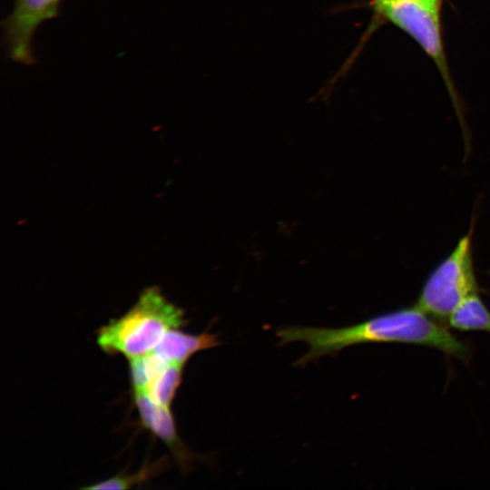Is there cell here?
<instances>
[{"mask_svg": "<svg viewBox=\"0 0 490 490\" xmlns=\"http://www.w3.org/2000/svg\"><path fill=\"white\" fill-rule=\"evenodd\" d=\"M281 345L304 341L309 350L297 365L361 343H407L437 349L463 362L469 360L470 347L439 320L416 305L399 308L358 324L341 328L289 327L279 329Z\"/></svg>", "mask_w": 490, "mask_h": 490, "instance_id": "obj_1", "label": "cell"}, {"mask_svg": "<svg viewBox=\"0 0 490 490\" xmlns=\"http://www.w3.org/2000/svg\"><path fill=\"white\" fill-rule=\"evenodd\" d=\"M186 323L181 309L159 289L148 288L127 312L97 330L96 343L104 353L129 360L151 353L168 331Z\"/></svg>", "mask_w": 490, "mask_h": 490, "instance_id": "obj_2", "label": "cell"}, {"mask_svg": "<svg viewBox=\"0 0 490 490\" xmlns=\"http://www.w3.org/2000/svg\"><path fill=\"white\" fill-rule=\"evenodd\" d=\"M473 231L474 222L431 271L418 295L416 305L439 321L447 320L465 298L479 290L473 263Z\"/></svg>", "mask_w": 490, "mask_h": 490, "instance_id": "obj_3", "label": "cell"}, {"mask_svg": "<svg viewBox=\"0 0 490 490\" xmlns=\"http://www.w3.org/2000/svg\"><path fill=\"white\" fill-rule=\"evenodd\" d=\"M387 20L408 34L436 64L449 85L441 34L438 2L389 0L377 7Z\"/></svg>", "mask_w": 490, "mask_h": 490, "instance_id": "obj_4", "label": "cell"}, {"mask_svg": "<svg viewBox=\"0 0 490 490\" xmlns=\"http://www.w3.org/2000/svg\"><path fill=\"white\" fill-rule=\"evenodd\" d=\"M62 0H15L14 8L3 21V43L14 62L31 65L35 63L33 35L44 21L59 15Z\"/></svg>", "mask_w": 490, "mask_h": 490, "instance_id": "obj_5", "label": "cell"}, {"mask_svg": "<svg viewBox=\"0 0 490 490\" xmlns=\"http://www.w3.org/2000/svg\"><path fill=\"white\" fill-rule=\"evenodd\" d=\"M132 400L142 426L168 447L182 470H187L193 456L179 436L171 407L140 392H132Z\"/></svg>", "mask_w": 490, "mask_h": 490, "instance_id": "obj_6", "label": "cell"}, {"mask_svg": "<svg viewBox=\"0 0 490 490\" xmlns=\"http://www.w3.org/2000/svg\"><path fill=\"white\" fill-rule=\"evenodd\" d=\"M219 344L220 341L214 334L204 332L193 335L185 333L180 328H173L165 334L152 352H154L165 361L185 365L196 352Z\"/></svg>", "mask_w": 490, "mask_h": 490, "instance_id": "obj_7", "label": "cell"}, {"mask_svg": "<svg viewBox=\"0 0 490 490\" xmlns=\"http://www.w3.org/2000/svg\"><path fill=\"white\" fill-rule=\"evenodd\" d=\"M183 368L184 364L168 362L159 357L148 384L140 393L159 405L171 407L182 382Z\"/></svg>", "mask_w": 490, "mask_h": 490, "instance_id": "obj_8", "label": "cell"}, {"mask_svg": "<svg viewBox=\"0 0 490 490\" xmlns=\"http://www.w3.org/2000/svg\"><path fill=\"white\" fill-rule=\"evenodd\" d=\"M447 321L451 328L459 331H485L490 334V310L478 292L465 298L451 312Z\"/></svg>", "mask_w": 490, "mask_h": 490, "instance_id": "obj_9", "label": "cell"}, {"mask_svg": "<svg viewBox=\"0 0 490 490\" xmlns=\"http://www.w3.org/2000/svg\"><path fill=\"white\" fill-rule=\"evenodd\" d=\"M163 461L159 460L151 465L146 464L132 474L122 473L110 478L102 480L91 485L84 486V489H130L140 484H143L158 475L163 467Z\"/></svg>", "mask_w": 490, "mask_h": 490, "instance_id": "obj_10", "label": "cell"}, {"mask_svg": "<svg viewBox=\"0 0 490 490\" xmlns=\"http://www.w3.org/2000/svg\"><path fill=\"white\" fill-rule=\"evenodd\" d=\"M387 1H389V0H374L375 5H377V7L383 5V4H385Z\"/></svg>", "mask_w": 490, "mask_h": 490, "instance_id": "obj_11", "label": "cell"}, {"mask_svg": "<svg viewBox=\"0 0 490 490\" xmlns=\"http://www.w3.org/2000/svg\"><path fill=\"white\" fill-rule=\"evenodd\" d=\"M432 1H436V2H438V0H432Z\"/></svg>", "mask_w": 490, "mask_h": 490, "instance_id": "obj_12", "label": "cell"}]
</instances>
